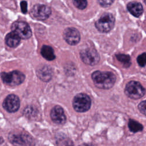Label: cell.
<instances>
[{"label":"cell","instance_id":"cell-20","mask_svg":"<svg viewBox=\"0 0 146 146\" xmlns=\"http://www.w3.org/2000/svg\"><path fill=\"white\" fill-rule=\"evenodd\" d=\"M137 62L140 67L145 66L146 62V55L145 52L138 56V57L137 58Z\"/></svg>","mask_w":146,"mask_h":146},{"label":"cell","instance_id":"cell-14","mask_svg":"<svg viewBox=\"0 0 146 146\" xmlns=\"http://www.w3.org/2000/svg\"><path fill=\"white\" fill-rule=\"evenodd\" d=\"M21 38L14 33L11 31L8 33L5 38L6 44L10 47H15L20 43Z\"/></svg>","mask_w":146,"mask_h":146},{"label":"cell","instance_id":"cell-19","mask_svg":"<svg viewBox=\"0 0 146 146\" xmlns=\"http://www.w3.org/2000/svg\"><path fill=\"white\" fill-rule=\"evenodd\" d=\"M72 2L77 8L80 10L86 8L87 5V0H72Z\"/></svg>","mask_w":146,"mask_h":146},{"label":"cell","instance_id":"cell-15","mask_svg":"<svg viewBox=\"0 0 146 146\" xmlns=\"http://www.w3.org/2000/svg\"><path fill=\"white\" fill-rule=\"evenodd\" d=\"M40 54L42 56L48 60H52L55 58V55L52 48L47 45H44L42 46Z\"/></svg>","mask_w":146,"mask_h":146},{"label":"cell","instance_id":"cell-23","mask_svg":"<svg viewBox=\"0 0 146 146\" xmlns=\"http://www.w3.org/2000/svg\"><path fill=\"white\" fill-rule=\"evenodd\" d=\"M21 8L22 12L24 14H26L27 13V2L25 1H23L21 2Z\"/></svg>","mask_w":146,"mask_h":146},{"label":"cell","instance_id":"cell-22","mask_svg":"<svg viewBox=\"0 0 146 146\" xmlns=\"http://www.w3.org/2000/svg\"><path fill=\"white\" fill-rule=\"evenodd\" d=\"M139 111L144 115H145V101H142L138 106Z\"/></svg>","mask_w":146,"mask_h":146},{"label":"cell","instance_id":"cell-18","mask_svg":"<svg viewBox=\"0 0 146 146\" xmlns=\"http://www.w3.org/2000/svg\"><path fill=\"white\" fill-rule=\"evenodd\" d=\"M117 59L121 62L124 67H128L131 65V58L130 56L126 54H119L116 55Z\"/></svg>","mask_w":146,"mask_h":146},{"label":"cell","instance_id":"cell-5","mask_svg":"<svg viewBox=\"0 0 146 146\" xmlns=\"http://www.w3.org/2000/svg\"><path fill=\"white\" fill-rule=\"evenodd\" d=\"M115 24V18L110 13H104L96 22L95 26L100 32L107 33L110 31Z\"/></svg>","mask_w":146,"mask_h":146},{"label":"cell","instance_id":"cell-24","mask_svg":"<svg viewBox=\"0 0 146 146\" xmlns=\"http://www.w3.org/2000/svg\"><path fill=\"white\" fill-rule=\"evenodd\" d=\"M79 146H96V145H95L94 144H91V143H84V144L80 145Z\"/></svg>","mask_w":146,"mask_h":146},{"label":"cell","instance_id":"cell-11","mask_svg":"<svg viewBox=\"0 0 146 146\" xmlns=\"http://www.w3.org/2000/svg\"><path fill=\"white\" fill-rule=\"evenodd\" d=\"M63 38L67 43L70 45H75L80 40V34L75 28L68 27L65 29Z\"/></svg>","mask_w":146,"mask_h":146},{"label":"cell","instance_id":"cell-7","mask_svg":"<svg viewBox=\"0 0 146 146\" xmlns=\"http://www.w3.org/2000/svg\"><path fill=\"white\" fill-rule=\"evenodd\" d=\"M80 58L86 64L94 66L99 62L100 57L98 52L92 48H87L81 51Z\"/></svg>","mask_w":146,"mask_h":146},{"label":"cell","instance_id":"cell-16","mask_svg":"<svg viewBox=\"0 0 146 146\" xmlns=\"http://www.w3.org/2000/svg\"><path fill=\"white\" fill-rule=\"evenodd\" d=\"M52 71L50 68L47 66L41 68L38 72L39 78L43 81H49L52 76Z\"/></svg>","mask_w":146,"mask_h":146},{"label":"cell","instance_id":"cell-10","mask_svg":"<svg viewBox=\"0 0 146 146\" xmlns=\"http://www.w3.org/2000/svg\"><path fill=\"white\" fill-rule=\"evenodd\" d=\"M20 100L19 98L14 94L9 95L3 103V108L9 112H15L19 108Z\"/></svg>","mask_w":146,"mask_h":146},{"label":"cell","instance_id":"cell-13","mask_svg":"<svg viewBox=\"0 0 146 146\" xmlns=\"http://www.w3.org/2000/svg\"><path fill=\"white\" fill-rule=\"evenodd\" d=\"M127 9L131 14L136 17H140L143 12V8L141 4L137 2H131L128 3Z\"/></svg>","mask_w":146,"mask_h":146},{"label":"cell","instance_id":"cell-17","mask_svg":"<svg viewBox=\"0 0 146 146\" xmlns=\"http://www.w3.org/2000/svg\"><path fill=\"white\" fill-rule=\"evenodd\" d=\"M128 126L129 130L132 132H140L143 129V126L142 124L133 119H130L129 120Z\"/></svg>","mask_w":146,"mask_h":146},{"label":"cell","instance_id":"cell-8","mask_svg":"<svg viewBox=\"0 0 146 146\" xmlns=\"http://www.w3.org/2000/svg\"><path fill=\"white\" fill-rule=\"evenodd\" d=\"M32 16L39 20L47 19L51 14L50 8L45 5L37 4L33 6L31 10Z\"/></svg>","mask_w":146,"mask_h":146},{"label":"cell","instance_id":"cell-12","mask_svg":"<svg viewBox=\"0 0 146 146\" xmlns=\"http://www.w3.org/2000/svg\"><path fill=\"white\" fill-rule=\"evenodd\" d=\"M50 117L51 120L56 124H62L66 122V117L64 110L59 106L54 107L50 112Z\"/></svg>","mask_w":146,"mask_h":146},{"label":"cell","instance_id":"cell-25","mask_svg":"<svg viewBox=\"0 0 146 146\" xmlns=\"http://www.w3.org/2000/svg\"><path fill=\"white\" fill-rule=\"evenodd\" d=\"M3 138L1 137V136H0V144H1L2 143H3Z\"/></svg>","mask_w":146,"mask_h":146},{"label":"cell","instance_id":"cell-1","mask_svg":"<svg viewBox=\"0 0 146 146\" xmlns=\"http://www.w3.org/2000/svg\"><path fill=\"white\" fill-rule=\"evenodd\" d=\"M95 86L101 89L108 90L112 88L115 83L116 76L111 72L96 71L91 75Z\"/></svg>","mask_w":146,"mask_h":146},{"label":"cell","instance_id":"cell-9","mask_svg":"<svg viewBox=\"0 0 146 146\" xmlns=\"http://www.w3.org/2000/svg\"><path fill=\"white\" fill-rule=\"evenodd\" d=\"M9 140L15 145L23 146L31 143L30 136L22 133H11L9 135Z\"/></svg>","mask_w":146,"mask_h":146},{"label":"cell","instance_id":"cell-6","mask_svg":"<svg viewBox=\"0 0 146 146\" xmlns=\"http://www.w3.org/2000/svg\"><path fill=\"white\" fill-rule=\"evenodd\" d=\"M11 30L20 38L26 39L31 36L32 33L29 25L23 21H16L11 25Z\"/></svg>","mask_w":146,"mask_h":146},{"label":"cell","instance_id":"cell-2","mask_svg":"<svg viewBox=\"0 0 146 146\" xmlns=\"http://www.w3.org/2000/svg\"><path fill=\"white\" fill-rule=\"evenodd\" d=\"M126 95L131 99H139L142 98L145 93V88L138 82L131 81L128 82L124 90Z\"/></svg>","mask_w":146,"mask_h":146},{"label":"cell","instance_id":"cell-4","mask_svg":"<svg viewBox=\"0 0 146 146\" xmlns=\"http://www.w3.org/2000/svg\"><path fill=\"white\" fill-rule=\"evenodd\" d=\"M1 77L3 82L10 86H17L21 84L25 79V75L21 71L15 70L9 72H2Z\"/></svg>","mask_w":146,"mask_h":146},{"label":"cell","instance_id":"cell-21","mask_svg":"<svg viewBox=\"0 0 146 146\" xmlns=\"http://www.w3.org/2000/svg\"><path fill=\"white\" fill-rule=\"evenodd\" d=\"M100 5L103 7L110 6L114 1V0H98Z\"/></svg>","mask_w":146,"mask_h":146},{"label":"cell","instance_id":"cell-3","mask_svg":"<svg viewBox=\"0 0 146 146\" xmlns=\"http://www.w3.org/2000/svg\"><path fill=\"white\" fill-rule=\"evenodd\" d=\"M91 101L88 95L80 93L77 94L72 100V106L74 110L79 112L87 111L91 107Z\"/></svg>","mask_w":146,"mask_h":146}]
</instances>
